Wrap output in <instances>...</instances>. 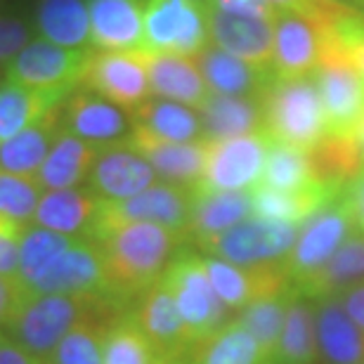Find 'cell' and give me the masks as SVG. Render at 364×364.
<instances>
[{"mask_svg":"<svg viewBox=\"0 0 364 364\" xmlns=\"http://www.w3.org/2000/svg\"><path fill=\"white\" fill-rule=\"evenodd\" d=\"M95 242L100 246L109 296L116 308H121L161 282L173 256L187 244V237L161 225L130 223L105 232Z\"/></svg>","mask_w":364,"mask_h":364,"instance_id":"obj_1","label":"cell"},{"mask_svg":"<svg viewBox=\"0 0 364 364\" xmlns=\"http://www.w3.org/2000/svg\"><path fill=\"white\" fill-rule=\"evenodd\" d=\"M105 310L114 308L81 296H24L5 322L3 333L31 358L46 362L76 324Z\"/></svg>","mask_w":364,"mask_h":364,"instance_id":"obj_2","label":"cell"},{"mask_svg":"<svg viewBox=\"0 0 364 364\" xmlns=\"http://www.w3.org/2000/svg\"><path fill=\"white\" fill-rule=\"evenodd\" d=\"M263 133L272 142L312 149L329 133L315 78H270L260 95Z\"/></svg>","mask_w":364,"mask_h":364,"instance_id":"obj_3","label":"cell"},{"mask_svg":"<svg viewBox=\"0 0 364 364\" xmlns=\"http://www.w3.org/2000/svg\"><path fill=\"white\" fill-rule=\"evenodd\" d=\"M164 284L168 287L173 301H176V308L192 346L206 341L228 322H232V310L218 298L206 274V267H203V258L187 246H180L166 267Z\"/></svg>","mask_w":364,"mask_h":364,"instance_id":"obj_4","label":"cell"},{"mask_svg":"<svg viewBox=\"0 0 364 364\" xmlns=\"http://www.w3.org/2000/svg\"><path fill=\"white\" fill-rule=\"evenodd\" d=\"M298 225L249 218L218 237H210L196 246L203 256L228 260L239 267H265L279 265L289 256L298 239Z\"/></svg>","mask_w":364,"mask_h":364,"instance_id":"obj_5","label":"cell"},{"mask_svg":"<svg viewBox=\"0 0 364 364\" xmlns=\"http://www.w3.org/2000/svg\"><path fill=\"white\" fill-rule=\"evenodd\" d=\"M194 187L168 185V182H154L144 192L130 196L123 201H102L97 223L92 230V242L105 232L121 228L130 223H151L161 225L173 232H182L187 237L189 213H192V192Z\"/></svg>","mask_w":364,"mask_h":364,"instance_id":"obj_6","label":"cell"},{"mask_svg":"<svg viewBox=\"0 0 364 364\" xmlns=\"http://www.w3.org/2000/svg\"><path fill=\"white\" fill-rule=\"evenodd\" d=\"M208 43L206 5L192 0H144V50L196 57Z\"/></svg>","mask_w":364,"mask_h":364,"instance_id":"obj_7","label":"cell"},{"mask_svg":"<svg viewBox=\"0 0 364 364\" xmlns=\"http://www.w3.org/2000/svg\"><path fill=\"white\" fill-rule=\"evenodd\" d=\"M326 128L333 135H353L364 119V78L348 57L324 41V53L315 74Z\"/></svg>","mask_w":364,"mask_h":364,"instance_id":"obj_8","label":"cell"},{"mask_svg":"<svg viewBox=\"0 0 364 364\" xmlns=\"http://www.w3.org/2000/svg\"><path fill=\"white\" fill-rule=\"evenodd\" d=\"M92 48L74 50L48 41H31L7 64V81L26 85L33 90L67 92L81 88L83 71L88 67Z\"/></svg>","mask_w":364,"mask_h":364,"instance_id":"obj_9","label":"cell"},{"mask_svg":"<svg viewBox=\"0 0 364 364\" xmlns=\"http://www.w3.org/2000/svg\"><path fill=\"white\" fill-rule=\"evenodd\" d=\"M24 296H81L107 303L116 310L109 296L100 246L92 239H81L67 253H62L46 272L28 284Z\"/></svg>","mask_w":364,"mask_h":364,"instance_id":"obj_10","label":"cell"},{"mask_svg":"<svg viewBox=\"0 0 364 364\" xmlns=\"http://www.w3.org/2000/svg\"><path fill=\"white\" fill-rule=\"evenodd\" d=\"M350 235V218L338 199L317 210L315 215H310L303 223V228L298 230L294 249L284 258V270H287L291 287L296 289L298 284L308 282L312 274L322 270Z\"/></svg>","mask_w":364,"mask_h":364,"instance_id":"obj_11","label":"cell"},{"mask_svg":"<svg viewBox=\"0 0 364 364\" xmlns=\"http://www.w3.org/2000/svg\"><path fill=\"white\" fill-rule=\"evenodd\" d=\"M81 88L97 92L116 107L133 112L149 100L142 50H95L83 71Z\"/></svg>","mask_w":364,"mask_h":364,"instance_id":"obj_12","label":"cell"},{"mask_svg":"<svg viewBox=\"0 0 364 364\" xmlns=\"http://www.w3.org/2000/svg\"><path fill=\"white\" fill-rule=\"evenodd\" d=\"M270 147L265 133H251L223 142H208V159L201 182L203 192H242L260 185L263 166Z\"/></svg>","mask_w":364,"mask_h":364,"instance_id":"obj_13","label":"cell"},{"mask_svg":"<svg viewBox=\"0 0 364 364\" xmlns=\"http://www.w3.org/2000/svg\"><path fill=\"white\" fill-rule=\"evenodd\" d=\"M274 17L277 14L232 12L206 5L208 41L210 46L220 48L253 67L272 71Z\"/></svg>","mask_w":364,"mask_h":364,"instance_id":"obj_14","label":"cell"},{"mask_svg":"<svg viewBox=\"0 0 364 364\" xmlns=\"http://www.w3.org/2000/svg\"><path fill=\"white\" fill-rule=\"evenodd\" d=\"M324 53V26L315 12H277L272 76H312Z\"/></svg>","mask_w":364,"mask_h":364,"instance_id":"obj_15","label":"cell"},{"mask_svg":"<svg viewBox=\"0 0 364 364\" xmlns=\"http://www.w3.org/2000/svg\"><path fill=\"white\" fill-rule=\"evenodd\" d=\"M62 128L102 149L126 142L133 130V121L130 112L116 107L114 102L100 97L92 90L76 88L62 102Z\"/></svg>","mask_w":364,"mask_h":364,"instance_id":"obj_16","label":"cell"},{"mask_svg":"<svg viewBox=\"0 0 364 364\" xmlns=\"http://www.w3.org/2000/svg\"><path fill=\"white\" fill-rule=\"evenodd\" d=\"M133 317L151 348H154L159 360L187 364L192 341H189L185 324L180 319L176 301H173L168 287L164 284V277L161 282H156L154 287L140 296Z\"/></svg>","mask_w":364,"mask_h":364,"instance_id":"obj_17","label":"cell"},{"mask_svg":"<svg viewBox=\"0 0 364 364\" xmlns=\"http://www.w3.org/2000/svg\"><path fill=\"white\" fill-rule=\"evenodd\" d=\"M85 182L97 199L123 201L154 185L156 173L128 142H119L97 149Z\"/></svg>","mask_w":364,"mask_h":364,"instance_id":"obj_18","label":"cell"},{"mask_svg":"<svg viewBox=\"0 0 364 364\" xmlns=\"http://www.w3.org/2000/svg\"><path fill=\"white\" fill-rule=\"evenodd\" d=\"M151 168L156 178H161L168 185L196 187L201 182L203 168L208 159V142H166L159 137L133 128L126 140Z\"/></svg>","mask_w":364,"mask_h":364,"instance_id":"obj_19","label":"cell"},{"mask_svg":"<svg viewBox=\"0 0 364 364\" xmlns=\"http://www.w3.org/2000/svg\"><path fill=\"white\" fill-rule=\"evenodd\" d=\"M201 258L218 298L235 312L244 310L256 298L270 296L291 287L284 263L265 267H239L213 256Z\"/></svg>","mask_w":364,"mask_h":364,"instance_id":"obj_20","label":"cell"},{"mask_svg":"<svg viewBox=\"0 0 364 364\" xmlns=\"http://www.w3.org/2000/svg\"><path fill=\"white\" fill-rule=\"evenodd\" d=\"M144 69H147L149 90L154 97L178 102V105L199 109L208 100V85L203 81L199 64L194 57L173 53H151L142 50Z\"/></svg>","mask_w":364,"mask_h":364,"instance_id":"obj_21","label":"cell"},{"mask_svg":"<svg viewBox=\"0 0 364 364\" xmlns=\"http://www.w3.org/2000/svg\"><path fill=\"white\" fill-rule=\"evenodd\" d=\"M95 50H144V0H85Z\"/></svg>","mask_w":364,"mask_h":364,"instance_id":"obj_22","label":"cell"},{"mask_svg":"<svg viewBox=\"0 0 364 364\" xmlns=\"http://www.w3.org/2000/svg\"><path fill=\"white\" fill-rule=\"evenodd\" d=\"M102 199H97L88 187L48 189L43 192L38 208L33 213V225L60 235L90 239L97 223Z\"/></svg>","mask_w":364,"mask_h":364,"instance_id":"obj_23","label":"cell"},{"mask_svg":"<svg viewBox=\"0 0 364 364\" xmlns=\"http://www.w3.org/2000/svg\"><path fill=\"white\" fill-rule=\"evenodd\" d=\"M192 213L187 225V242H206L253 215V196L249 189L242 192H203L192 189Z\"/></svg>","mask_w":364,"mask_h":364,"instance_id":"obj_24","label":"cell"},{"mask_svg":"<svg viewBox=\"0 0 364 364\" xmlns=\"http://www.w3.org/2000/svg\"><path fill=\"white\" fill-rule=\"evenodd\" d=\"M208 90L230 97H260L272 78V71H263L225 50L208 46L194 57Z\"/></svg>","mask_w":364,"mask_h":364,"instance_id":"obj_25","label":"cell"},{"mask_svg":"<svg viewBox=\"0 0 364 364\" xmlns=\"http://www.w3.org/2000/svg\"><path fill=\"white\" fill-rule=\"evenodd\" d=\"M317 350L326 364H364V333L336 296L317 301Z\"/></svg>","mask_w":364,"mask_h":364,"instance_id":"obj_26","label":"cell"},{"mask_svg":"<svg viewBox=\"0 0 364 364\" xmlns=\"http://www.w3.org/2000/svg\"><path fill=\"white\" fill-rule=\"evenodd\" d=\"M201 121V140L223 142L232 137L263 133V107L260 97H230L210 92L196 109Z\"/></svg>","mask_w":364,"mask_h":364,"instance_id":"obj_27","label":"cell"},{"mask_svg":"<svg viewBox=\"0 0 364 364\" xmlns=\"http://www.w3.org/2000/svg\"><path fill=\"white\" fill-rule=\"evenodd\" d=\"M62 130V107L36 121L33 126L21 130L19 135L0 142V171L14 173V176L36 178L46 161L50 147Z\"/></svg>","mask_w":364,"mask_h":364,"instance_id":"obj_28","label":"cell"},{"mask_svg":"<svg viewBox=\"0 0 364 364\" xmlns=\"http://www.w3.org/2000/svg\"><path fill=\"white\" fill-rule=\"evenodd\" d=\"M364 282V235L353 232L338 251L333 253L317 274H312L308 282L298 284L294 289L298 296L310 298V301H322V298L338 296L355 284Z\"/></svg>","mask_w":364,"mask_h":364,"instance_id":"obj_29","label":"cell"},{"mask_svg":"<svg viewBox=\"0 0 364 364\" xmlns=\"http://www.w3.org/2000/svg\"><path fill=\"white\" fill-rule=\"evenodd\" d=\"M253 196V215L265 218V220H279V223H305L317 210L329 206L341 196L336 189L326 185H312L308 189L298 192H279L263 185H256L251 189Z\"/></svg>","mask_w":364,"mask_h":364,"instance_id":"obj_30","label":"cell"},{"mask_svg":"<svg viewBox=\"0 0 364 364\" xmlns=\"http://www.w3.org/2000/svg\"><path fill=\"white\" fill-rule=\"evenodd\" d=\"M33 24L43 36V41L62 48L88 50L90 38V17L85 0H38L33 12Z\"/></svg>","mask_w":364,"mask_h":364,"instance_id":"obj_31","label":"cell"},{"mask_svg":"<svg viewBox=\"0 0 364 364\" xmlns=\"http://www.w3.org/2000/svg\"><path fill=\"white\" fill-rule=\"evenodd\" d=\"M95 156H97V147H92L90 142H85L62 128L36 180L41 182L43 189L78 187L81 182L88 180Z\"/></svg>","mask_w":364,"mask_h":364,"instance_id":"obj_32","label":"cell"},{"mask_svg":"<svg viewBox=\"0 0 364 364\" xmlns=\"http://www.w3.org/2000/svg\"><path fill=\"white\" fill-rule=\"evenodd\" d=\"M312 173L319 185H326L336 192L350 185L364 173V156L353 135L326 133L315 147L308 149Z\"/></svg>","mask_w":364,"mask_h":364,"instance_id":"obj_33","label":"cell"},{"mask_svg":"<svg viewBox=\"0 0 364 364\" xmlns=\"http://www.w3.org/2000/svg\"><path fill=\"white\" fill-rule=\"evenodd\" d=\"M133 128L166 142H196L201 140L199 112L178 102L149 97L144 105L130 112Z\"/></svg>","mask_w":364,"mask_h":364,"instance_id":"obj_34","label":"cell"},{"mask_svg":"<svg viewBox=\"0 0 364 364\" xmlns=\"http://www.w3.org/2000/svg\"><path fill=\"white\" fill-rule=\"evenodd\" d=\"M67 97V92L33 90L12 81L0 83V142L33 126L53 109L62 107Z\"/></svg>","mask_w":364,"mask_h":364,"instance_id":"obj_35","label":"cell"},{"mask_svg":"<svg viewBox=\"0 0 364 364\" xmlns=\"http://www.w3.org/2000/svg\"><path fill=\"white\" fill-rule=\"evenodd\" d=\"M267 355L258 341L232 319L201 343L192 346L187 364H267Z\"/></svg>","mask_w":364,"mask_h":364,"instance_id":"obj_36","label":"cell"},{"mask_svg":"<svg viewBox=\"0 0 364 364\" xmlns=\"http://www.w3.org/2000/svg\"><path fill=\"white\" fill-rule=\"evenodd\" d=\"M315 308L310 298L296 296L289 305L284 329L270 362L272 364H315L317 362Z\"/></svg>","mask_w":364,"mask_h":364,"instance_id":"obj_37","label":"cell"},{"mask_svg":"<svg viewBox=\"0 0 364 364\" xmlns=\"http://www.w3.org/2000/svg\"><path fill=\"white\" fill-rule=\"evenodd\" d=\"M83 237L60 235V232L38 228V225H24L21 242H19V272H17L21 289H26L36 277L46 272L62 253H67Z\"/></svg>","mask_w":364,"mask_h":364,"instance_id":"obj_38","label":"cell"},{"mask_svg":"<svg viewBox=\"0 0 364 364\" xmlns=\"http://www.w3.org/2000/svg\"><path fill=\"white\" fill-rule=\"evenodd\" d=\"M298 294L294 287L277 291V294L256 298L253 303L246 305L244 310H239L237 322L258 341V346L263 348V353L267 355V360L272 358L277 343H279L282 329H284V319H287L289 305Z\"/></svg>","mask_w":364,"mask_h":364,"instance_id":"obj_39","label":"cell"},{"mask_svg":"<svg viewBox=\"0 0 364 364\" xmlns=\"http://www.w3.org/2000/svg\"><path fill=\"white\" fill-rule=\"evenodd\" d=\"M260 185L279 189V192H298V189L317 185L308 149L270 140Z\"/></svg>","mask_w":364,"mask_h":364,"instance_id":"obj_40","label":"cell"},{"mask_svg":"<svg viewBox=\"0 0 364 364\" xmlns=\"http://www.w3.org/2000/svg\"><path fill=\"white\" fill-rule=\"evenodd\" d=\"M154 348L137 326L133 312H121L107 322L105 364H154Z\"/></svg>","mask_w":364,"mask_h":364,"instance_id":"obj_41","label":"cell"},{"mask_svg":"<svg viewBox=\"0 0 364 364\" xmlns=\"http://www.w3.org/2000/svg\"><path fill=\"white\" fill-rule=\"evenodd\" d=\"M107 322L100 315L76 324L43 364H105Z\"/></svg>","mask_w":364,"mask_h":364,"instance_id":"obj_42","label":"cell"},{"mask_svg":"<svg viewBox=\"0 0 364 364\" xmlns=\"http://www.w3.org/2000/svg\"><path fill=\"white\" fill-rule=\"evenodd\" d=\"M41 196L43 187L36 178L0 171V215L3 218H10L19 225H31Z\"/></svg>","mask_w":364,"mask_h":364,"instance_id":"obj_43","label":"cell"},{"mask_svg":"<svg viewBox=\"0 0 364 364\" xmlns=\"http://www.w3.org/2000/svg\"><path fill=\"white\" fill-rule=\"evenodd\" d=\"M24 225L0 215V277H14L19 272V242Z\"/></svg>","mask_w":364,"mask_h":364,"instance_id":"obj_44","label":"cell"},{"mask_svg":"<svg viewBox=\"0 0 364 364\" xmlns=\"http://www.w3.org/2000/svg\"><path fill=\"white\" fill-rule=\"evenodd\" d=\"M31 43V28L17 17H0V62L10 64Z\"/></svg>","mask_w":364,"mask_h":364,"instance_id":"obj_45","label":"cell"},{"mask_svg":"<svg viewBox=\"0 0 364 364\" xmlns=\"http://www.w3.org/2000/svg\"><path fill=\"white\" fill-rule=\"evenodd\" d=\"M338 201L343 203L346 213L350 218L353 232L364 235V173L341 192Z\"/></svg>","mask_w":364,"mask_h":364,"instance_id":"obj_46","label":"cell"},{"mask_svg":"<svg viewBox=\"0 0 364 364\" xmlns=\"http://www.w3.org/2000/svg\"><path fill=\"white\" fill-rule=\"evenodd\" d=\"M21 298H24V289H21L19 279H14V277H0V331H3L5 322L10 319Z\"/></svg>","mask_w":364,"mask_h":364,"instance_id":"obj_47","label":"cell"},{"mask_svg":"<svg viewBox=\"0 0 364 364\" xmlns=\"http://www.w3.org/2000/svg\"><path fill=\"white\" fill-rule=\"evenodd\" d=\"M336 298L341 301V305H343V310L348 312V317H350L364 333V282L355 284V287L343 291V294H338Z\"/></svg>","mask_w":364,"mask_h":364,"instance_id":"obj_48","label":"cell"},{"mask_svg":"<svg viewBox=\"0 0 364 364\" xmlns=\"http://www.w3.org/2000/svg\"><path fill=\"white\" fill-rule=\"evenodd\" d=\"M0 364H43L0 331Z\"/></svg>","mask_w":364,"mask_h":364,"instance_id":"obj_49","label":"cell"},{"mask_svg":"<svg viewBox=\"0 0 364 364\" xmlns=\"http://www.w3.org/2000/svg\"><path fill=\"white\" fill-rule=\"evenodd\" d=\"M274 12H315L317 5L312 0H263Z\"/></svg>","mask_w":364,"mask_h":364,"instance_id":"obj_50","label":"cell"},{"mask_svg":"<svg viewBox=\"0 0 364 364\" xmlns=\"http://www.w3.org/2000/svg\"><path fill=\"white\" fill-rule=\"evenodd\" d=\"M317 7H338V5H353V7H358L355 5V0H312ZM360 10V7H358Z\"/></svg>","mask_w":364,"mask_h":364,"instance_id":"obj_51","label":"cell"},{"mask_svg":"<svg viewBox=\"0 0 364 364\" xmlns=\"http://www.w3.org/2000/svg\"><path fill=\"white\" fill-rule=\"evenodd\" d=\"M353 137L358 140V144H360V149H362V156H364V119L360 121V126L355 128V133H353Z\"/></svg>","mask_w":364,"mask_h":364,"instance_id":"obj_52","label":"cell"},{"mask_svg":"<svg viewBox=\"0 0 364 364\" xmlns=\"http://www.w3.org/2000/svg\"><path fill=\"white\" fill-rule=\"evenodd\" d=\"M192 3H199V5H208L210 0H192Z\"/></svg>","mask_w":364,"mask_h":364,"instance_id":"obj_53","label":"cell"},{"mask_svg":"<svg viewBox=\"0 0 364 364\" xmlns=\"http://www.w3.org/2000/svg\"><path fill=\"white\" fill-rule=\"evenodd\" d=\"M154 364H176V362H166V360H156Z\"/></svg>","mask_w":364,"mask_h":364,"instance_id":"obj_54","label":"cell"},{"mask_svg":"<svg viewBox=\"0 0 364 364\" xmlns=\"http://www.w3.org/2000/svg\"><path fill=\"white\" fill-rule=\"evenodd\" d=\"M355 5H358V7H360V10H362V5H364V0H355Z\"/></svg>","mask_w":364,"mask_h":364,"instance_id":"obj_55","label":"cell"},{"mask_svg":"<svg viewBox=\"0 0 364 364\" xmlns=\"http://www.w3.org/2000/svg\"><path fill=\"white\" fill-rule=\"evenodd\" d=\"M267 364H272V362H267Z\"/></svg>","mask_w":364,"mask_h":364,"instance_id":"obj_56","label":"cell"},{"mask_svg":"<svg viewBox=\"0 0 364 364\" xmlns=\"http://www.w3.org/2000/svg\"><path fill=\"white\" fill-rule=\"evenodd\" d=\"M0 3H3V0H0Z\"/></svg>","mask_w":364,"mask_h":364,"instance_id":"obj_57","label":"cell"}]
</instances>
